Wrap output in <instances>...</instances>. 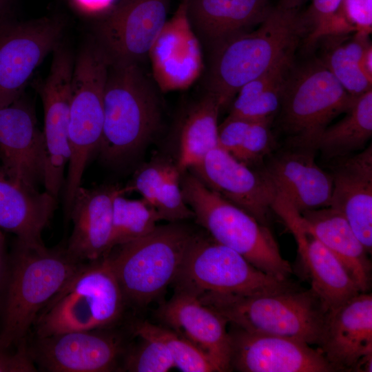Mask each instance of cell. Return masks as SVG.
Listing matches in <instances>:
<instances>
[{
	"label": "cell",
	"instance_id": "1",
	"mask_svg": "<svg viewBox=\"0 0 372 372\" xmlns=\"http://www.w3.org/2000/svg\"><path fill=\"white\" fill-rule=\"evenodd\" d=\"M302 37L298 10L272 7L258 28L227 39L206 55L204 92L221 109L227 107L245 84L293 58Z\"/></svg>",
	"mask_w": 372,
	"mask_h": 372
},
{
	"label": "cell",
	"instance_id": "2",
	"mask_svg": "<svg viewBox=\"0 0 372 372\" xmlns=\"http://www.w3.org/2000/svg\"><path fill=\"white\" fill-rule=\"evenodd\" d=\"M161 91L141 65L109 64L104 92L101 159L121 164L149 142L163 118Z\"/></svg>",
	"mask_w": 372,
	"mask_h": 372
},
{
	"label": "cell",
	"instance_id": "3",
	"mask_svg": "<svg viewBox=\"0 0 372 372\" xmlns=\"http://www.w3.org/2000/svg\"><path fill=\"white\" fill-rule=\"evenodd\" d=\"M8 266L0 349H10L25 337L41 309L84 263L66 248H47L17 239Z\"/></svg>",
	"mask_w": 372,
	"mask_h": 372
},
{
	"label": "cell",
	"instance_id": "4",
	"mask_svg": "<svg viewBox=\"0 0 372 372\" xmlns=\"http://www.w3.org/2000/svg\"><path fill=\"white\" fill-rule=\"evenodd\" d=\"M196 297L228 323L251 333L287 337L318 345L327 311L311 289L236 295L205 292Z\"/></svg>",
	"mask_w": 372,
	"mask_h": 372
},
{
	"label": "cell",
	"instance_id": "5",
	"mask_svg": "<svg viewBox=\"0 0 372 372\" xmlns=\"http://www.w3.org/2000/svg\"><path fill=\"white\" fill-rule=\"evenodd\" d=\"M180 181L194 218L214 240L236 251L268 275L289 280L291 266L282 256L265 225L207 188L190 172L181 173Z\"/></svg>",
	"mask_w": 372,
	"mask_h": 372
},
{
	"label": "cell",
	"instance_id": "6",
	"mask_svg": "<svg viewBox=\"0 0 372 372\" xmlns=\"http://www.w3.org/2000/svg\"><path fill=\"white\" fill-rule=\"evenodd\" d=\"M124 301L107 255L83 263L40 311L37 337L107 327L120 317Z\"/></svg>",
	"mask_w": 372,
	"mask_h": 372
},
{
	"label": "cell",
	"instance_id": "7",
	"mask_svg": "<svg viewBox=\"0 0 372 372\" xmlns=\"http://www.w3.org/2000/svg\"><path fill=\"white\" fill-rule=\"evenodd\" d=\"M196 234L173 222L113 247L107 256L125 300L143 306L160 296L175 280Z\"/></svg>",
	"mask_w": 372,
	"mask_h": 372
},
{
	"label": "cell",
	"instance_id": "8",
	"mask_svg": "<svg viewBox=\"0 0 372 372\" xmlns=\"http://www.w3.org/2000/svg\"><path fill=\"white\" fill-rule=\"evenodd\" d=\"M291 68L280 107V125L295 147L315 151L323 130L346 112L357 96L351 95L318 58Z\"/></svg>",
	"mask_w": 372,
	"mask_h": 372
},
{
	"label": "cell",
	"instance_id": "9",
	"mask_svg": "<svg viewBox=\"0 0 372 372\" xmlns=\"http://www.w3.org/2000/svg\"><path fill=\"white\" fill-rule=\"evenodd\" d=\"M174 282L176 291L194 296L205 292L252 295L296 285L258 269L236 251L211 236L196 234Z\"/></svg>",
	"mask_w": 372,
	"mask_h": 372
},
{
	"label": "cell",
	"instance_id": "10",
	"mask_svg": "<svg viewBox=\"0 0 372 372\" xmlns=\"http://www.w3.org/2000/svg\"><path fill=\"white\" fill-rule=\"evenodd\" d=\"M109 63L92 41L74 58L68 130L70 167L83 170L103 132V99Z\"/></svg>",
	"mask_w": 372,
	"mask_h": 372
},
{
	"label": "cell",
	"instance_id": "11",
	"mask_svg": "<svg viewBox=\"0 0 372 372\" xmlns=\"http://www.w3.org/2000/svg\"><path fill=\"white\" fill-rule=\"evenodd\" d=\"M171 0H120L94 25V41L109 64L141 65L167 19Z\"/></svg>",
	"mask_w": 372,
	"mask_h": 372
},
{
	"label": "cell",
	"instance_id": "12",
	"mask_svg": "<svg viewBox=\"0 0 372 372\" xmlns=\"http://www.w3.org/2000/svg\"><path fill=\"white\" fill-rule=\"evenodd\" d=\"M65 28L59 16L0 22V107L20 99L36 69L61 43Z\"/></svg>",
	"mask_w": 372,
	"mask_h": 372
},
{
	"label": "cell",
	"instance_id": "13",
	"mask_svg": "<svg viewBox=\"0 0 372 372\" xmlns=\"http://www.w3.org/2000/svg\"><path fill=\"white\" fill-rule=\"evenodd\" d=\"M52 53L48 74L39 84L38 92L44 114L43 184L45 191L57 198L70 158V84L74 57L61 43Z\"/></svg>",
	"mask_w": 372,
	"mask_h": 372
},
{
	"label": "cell",
	"instance_id": "14",
	"mask_svg": "<svg viewBox=\"0 0 372 372\" xmlns=\"http://www.w3.org/2000/svg\"><path fill=\"white\" fill-rule=\"evenodd\" d=\"M293 236L298 252L311 284L327 311L358 295L361 291L341 261L309 229L287 198L277 192L272 206Z\"/></svg>",
	"mask_w": 372,
	"mask_h": 372
},
{
	"label": "cell",
	"instance_id": "15",
	"mask_svg": "<svg viewBox=\"0 0 372 372\" xmlns=\"http://www.w3.org/2000/svg\"><path fill=\"white\" fill-rule=\"evenodd\" d=\"M231 370L241 372L338 371L320 350L294 338L251 333L233 326Z\"/></svg>",
	"mask_w": 372,
	"mask_h": 372
},
{
	"label": "cell",
	"instance_id": "16",
	"mask_svg": "<svg viewBox=\"0 0 372 372\" xmlns=\"http://www.w3.org/2000/svg\"><path fill=\"white\" fill-rule=\"evenodd\" d=\"M188 171L207 188L266 225L277 191L263 171L251 169L218 147Z\"/></svg>",
	"mask_w": 372,
	"mask_h": 372
},
{
	"label": "cell",
	"instance_id": "17",
	"mask_svg": "<svg viewBox=\"0 0 372 372\" xmlns=\"http://www.w3.org/2000/svg\"><path fill=\"white\" fill-rule=\"evenodd\" d=\"M152 78L161 92L189 88L205 70L204 52L182 0L149 52Z\"/></svg>",
	"mask_w": 372,
	"mask_h": 372
},
{
	"label": "cell",
	"instance_id": "18",
	"mask_svg": "<svg viewBox=\"0 0 372 372\" xmlns=\"http://www.w3.org/2000/svg\"><path fill=\"white\" fill-rule=\"evenodd\" d=\"M0 165L29 189L38 190L43 182V133L30 105L21 99L0 107Z\"/></svg>",
	"mask_w": 372,
	"mask_h": 372
},
{
	"label": "cell",
	"instance_id": "19",
	"mask_svg": "<svg viewBox=\"0 0 372 372\" xmlns=\"http://www.w3.org/2000/svg\"><path fill=\"white\" fill-rule=\"evenodd\" d=\"M121 352L118 337L96 330L37 338L34 349L30 351L33 360L52 372L111 371Z\"/></svg>",
	"mask_w": 372,
	"mask_h": 372
},
{
	"label": "cell",
	"instance_id": "20",
	"mask_svg": "<svg viewBox=\"0 0 372 372\" xmlns=\"http://www.w3.org/2000/svg\"><path fill=\"white\" fill-rule=\"evenodd\" d=\"M127 192L126 187L118 185L80 186L76 189L69 214L73 229L66 247L74 258L92 262L110 252L114 202L118 194Z\"/></svg>",
	"mask_w": 372,
	"mask_h": 372
},
{
	"label": "cell",
	"instance_id": "21",
	"mask_svg": "<svg viewBox=\"0 0 372 372\" xmlns=\"http://www.w3.org/2000/svg\"><path fill=\"white\" fill-rule=\"evenodd\" d=\"M158 316L174 332L203 351L216 372L231 371L228 322L196 296L176 291L160 308Z\"/></svg>",
	"mask_w": 372,
	"mask_h": 372
},
{
	"label": "cell",
	"instance_id": "22",
	"mask_svg": "<svg viewBox=\"0 0 372 372\" xmlns=\"http://www.w3.org/2000/svg\"><path fill=\"white\" fill-rule=\"evenodd\" d=\"M318 349L339 371H354L372 354V296L360 292L327 313Z\"/></svg>",
	"mask_w": 372,
	"mask_h": 372
},
{
	"label": "cell",
	"instance_id": "23",
	"mask_svg": "<svg viewBox=\"0 0 372 372\" xmlns=\"http://www.w3.org/2000/svg\"><path fill=\"white\" fill-rule=\"evenodd\" d=\"M331 174L329 206L347 218L368 253L372 249V147L342 157Z\"/></svg>",
	"mask_w": 372,
	"mask_h": 372
},
{
	"label": "cell",
	"instance_id": "24",
	"mask_svg": "<svg viewBox=\"0 0 372 372\" xmlns=\"http://www.w3.org/2000/svg\"><path fill=\"white\" fill-rule=\"evenodd\" d=\"M188 21L206 55L227 39L260 24L270 0H185Z\"/></svg>",
	"mask_w": 372,
	"mask_h": 372
},
{
	"label": "cell",
	"instance_id": "25",
	"mask_svg": "<svg viewBox=\"0 0 372 372\" xmlns=\"http://www.w3.org/2000/svg\"><path fill=\"white\" fill-rule=\"evenodd\" d=\"M263 172L298 211L329 206L332 176L317 165L314 150L296 147L285 152Z\"/></svg>",
	"mask_w": 372,
	"mask_h": 372
},
{
	"label": "cell",
	"instance_id": "26",
	"mask_svg": "<svg viewBox=\"0 0 372 372\" xmlns=\"http://www.w3.org/2000/svg\"><path fill=\"white\" fill-rule=\"evenodd\" d=\"M56 198L12 180L0 165V228L17 240L43 244L42 232L56 208Z\"/></svg>",
	"mask_w": 372,
	"mask_h": 372
},
{
	"label": "cell",
	"instance_id": "27",
	"mask_svg": "<svg viewBox=\"0 0 372 372\" xmlns=\"http://www.w3.org/2000/svg\"><path fill=\"white\" fill-rule=\"evenodd\" d=\"M300 213L316 238L341 261L361 292H368L371 282L369 253L344 216L330 206Z\"/></svg>",
	"mask_w": 372,
	"mask_h": 372
},
{
	"label": "cell",
	"instance_id": "28",
	"mask_svg": "<svg viewBox=\"0 0 372 372\" xmlns=\"http://www.w3.org/2000/svg\"><path fill=\"white\" fill-rule=\"evenodd\" d=\"M220 110L217 100L203 92L183 114L178 127L179 151L176 164L180 174L198 165L217 147Z\"/></svg>",
	"mask_w": 372,
	"mask_h": 372
},
{
	"label": "cell",
	"instance_id": "29",
	"mask_svg": "<svg viewBox=\"0 0 372 372\" xmlns=\"http://www.w3.org/2000/svg\"><path fill=\"white\" fill-rule=\"evenodd\" d=\"M368 37L356 32H340L326 34L318 41H321L318 59L353 96L372 90V80L362 68L364 52L371 44Z\"/></svg>",
	"mask_w": 372,
	"mask_h": 372
},
{
	"label": "cell",
	"instance_id": "30",
	"mask_svg": "<svg viewBox=\"0 0 372 372\" xmlns=\"http://www.w3.org/2000/svg\"><path fill=\"white\" fill-rule=\"evenodd\" d=\"M344 117L327 127L316 149L329 158H342L362 147L372 135V90L358 96Z\"/></svg>",
	"mask_w": 372,
	"mask_h": 372
},
{
	"label": "cell",
	"instance_id": "31",
	"mask_svg": "<svg viewBox=\"0 0 372 372\" xmlns=\"http://www.w3.org/2000/svg\"><path fill=\"white\" fill-rule=\"evenodd\" d=\"M118 194L114 202L111 249L143 237L161 220L156 209L144 199H130Z\"/></svg>",
	"mask_w": 372,
	"mask_h": 372
},
{
	"label": "cell",
	"instance_id": "32",
	"mask_svg": "<svg viewBox=\"0 0 372 372\" xmlns=\"http://www.w3.org/2000/svg\"><path fill=\"white\" fill-rule=\"evenodd\" d=\"M134 333L140 338H149L163 343L174 365L184 372H216L207 355L188 340L172 330L144 321L137 323Z\"/></svg>",
	"mask_w": 372,
	"mask_h": 372
},
{
	"label": "cell",
	"instance_id": "33",
	"mask_svg": "<svg viewBox=\"0 0 372 372\" xmlns=\"http://www.w3.org/2000/svg\"><path fill=\"white\" fill-rule=\"evenodd\" d=\"M343 0H311L308 8L300 13L304 47L314 46L322 37L333 33L337 12Z\"/></svg>",
	"mask_w": 372,
	"mask_h": 372
},
{
	"label": "cell",
	"instance_id": "34",
	"mask_svg": "<svg viewBox=\"0 0 372 372\" xmlns=\"http://www.w3.org/2000/svg\"><path fill=\"white\" fill-rule=\"evenodd\" d=\"M180 179V172L176 164L172 165L158 190L154 205L161 220L173 223L194 217L184 199Z\"/></svg>",
	"mask_w": 372,
	"mask_h": 372
},
{
	"label": "cell",
	"instance_id": "35",
	"mask_svg": "<svg viewBox=\"0 0 372 372\" xmlns=\"http://www.w3.org/2000/svg\"><path fill=\"white\" fill-rule=\"evenodd\" d=\"M141 342L129 353L124 369L132 372H166L175 366L172 355L161 342L141 337Z\"/></svg>",
	"mask_w": 372,
	"mask_h": 372
},
{
	"label": "cell",
	"instance_id": "36",
	"mask_svg": "<svg viewBox=\"0 0 372 372\" xmlns=\"http://www.w3.org/2000/svg\"><path fill=\"white\" fill-rule=\"evenodd\" d=\"M271 121L272 119L252 121L242 145L233 156L248 166L262 161L274 144Z\"/></svg>",
	"mask_w": 372,
	"mask_h": 372
},
{
	"label": "cell",
	"instance_id": "37",
	"mask_svg": "<svg viewBox=\"0 0 372 372\" xmlns=\"http://www.w3.org/2000/svg\"><path fill=\"white\" fill-rule=\"evenodd\" d=\"M372 30V0H343L335 16L333 33L357 32L369 36Z\"/></svg>",
	"mask_w": 372,
	"mask_h": 372
},
{
	"label": "cell",
	"instance_id": "38",
	"mask_svg": "<svg viewBox=\"0 0 372 372\" xmlns=\"http://www.w3.org/2000/svg\"><path fill=\"white\" fill-rule=\"evenodd\" d=\"M293 63V58L285 60L260 76L245 84L234 98L229 115L237 116L265 90L285 78Z\"/></svg>",
	"mask_w": 372,
	"mask_h": 372
},
{
	"label": "cell",
	"instance_id": "39",
	"mask_svg": "<svg viewBox=\"0 0 372 372\" xmlns=\"http://www.w3.org/2000/svg\"><path fill=\"white\" fill-rule=\"evenodd\" d=\"M173 164L163 161H152L139 169L132 183L127 186L129 191H136L142 198L154 207L158 190Z\"/></svg>",
	"mask_w": 372,
	"mask_h": 372
},
{
	"label": "cell",
	"instance_id": "40",
	"mask_svg": "<svg viewBox=\"0 0 372 372\" xmlns=\"http://www.w3.org/2000/svg\"><path fill=\"white\" fill-rule=\"evenodd\" d=\"M287 76L265 90L236 116L251 121L273 119L280 107Z\"/></svg>",
	"mask_w": 372,
	"mask_h": 372
},
{
	"label": "cell",
	"instance_id": "41",
	"mask_svg": "<svg viewBox=\"0 0 372 372\" xmlns=\"http://www.w3.org/2000/svg\"><path fill=\"white\" fill-rule=\"evenodd\" d=\"M252 121L229 115L218 127V147L234 156L245 137Z\"/></svg>",
	"mask_w": 372,
	"mask_h": 372
},
{
	"label": "cell",
	"instance_id": "42",
	"mask_svg": "<svg viewBox=\"0 0 372 372\" xmlns=\"http://www.w3.org/2000/svg\"><path fill=\"white\" fill-rule=\"evenodd\" d=\"M34 360L25 341L17 346L15 352L0 349V372L36 371Z\"/></svg>",
	"mask_w": 372,
	"mask_h": 372
},
{
	"label": "cell",
	"instance_id": "43",
	"mask_svg": "<svg viewBox=\"0 0 372 372\" xmlns=\"http://www.w3.org/2000/svg\"><path fill=\"white\" fill-rule=\"evenodd\" d=\"M6 255L5 238L0 228V309L3 307L8 277V264Z\"/></svg>",
	"mask_w": 372,
	"mask_h": 372
},
{
	"label": "cell",
	"instance_id": "44",
	"mask_svg": "<svg viewBox=\"0 0 372 372\" xmlns=\"http://www.w3.org/2000/svg\"><path fill=\"white\" fill-rule=\"evenodd\" d=\"M362 68L366 75L372 80V46L367 47L362 61Z\"/></svg>",
	"mask_w": 372,
	"mask_h": 372
},
{
	"label": "cell",
	"instance_id": "45",
	"mask_svg": "<svg viewBox=\"0 0 372 372\" xmlns=\"http://www.w3.org/2000/svg\"><path fill=\"white\" fill-rule=\"evenodd\" d=\"M307 0H278L279 6L286 9H296Z\"/></svg>",
	"mask_w": 372,
	"mask_h": 372
},
{
	"label": "cell",
	"instance_id": "46",
	"mask_svg": "<svg viewBox=\"0 0 372 372\" xmlns=\"http://www.w3.org/2000/svg\"><path fill=\"white\" fill-rule=\"evenodd\" d=\"M9 4V0H0V22L6 18Z\"/></svg>",
	"mask_w": 372,
	"mask_h": 372
}]
</instances>
